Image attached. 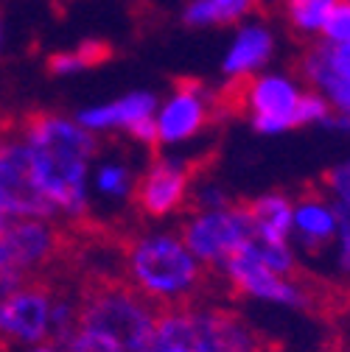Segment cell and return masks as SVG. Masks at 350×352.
Here are the masks:
<instances>
[{
	"instance_id": "obj_1",
	"label": "cell",
	"mask_w": 350,
	"mask_h": 352,
	"mask_svg": "<svg viewBox=\"0 0 350 352\" xmlns=\"http://www.w3.org/2000/svg\"><path fill=\"white\" fill-rule=\"evenodd\" d=\"M20 140L37 190L56 218L81 224L90 215V165L99 154V138L76 118L39 112L25 120Z\"/></svg>"
},
{
	"instance_id": "obj_2",
	"label": "cell",
	"mask_w": 350,
	"mask_h": 352,
	"mask_svg": "<svg viewBox=\"0 0 350 352\" xmlns=\"http://www.w3.org/2000/svg\"><path fill=\"white\" fill-rule=\"evenodd\" d=\"M121 277L160 311L199 302L207 285V269L174 230L129 235L121 243Z\"/></svg>"
},
{
	"instance_id": "obj_3",
	"label": "cell",
	"mask_w": 350,
	"mask_h": 352,
	"mask_svg": "<svg viewBox=\"0 0 350 352\" xmlns=\"http://www.w3.org/2000/svg\"><path fill=\"white\" fill-rule=\"evenodd\" d=\"M152 352H267V338L233 307L199 299L163 307Z\"/></svg>"
},
{
	"instance_id": "obj_4",
	"label": "cell",
	"mask_w": 350,
	"mask_h": 352,
	"mask_svg": "<svg viewBox=\"0 0 350 352\" xmlns=\"http://www.w3.org/2000/svg\"><path fill=\"white\" fill-rule=\"evenodd\" d=\"M160 307L123 277H90L79 285V327H90L121 352H152Z\"/></svg>"
},
{
	"instance_id": "obj_5",
	"label": "cell",
	"mask_w": 350,
	"mask_h": 352,
	"mask_svg": "<svg viewBox=\"0 0 350 352\" xmlns=\"http://www.w3.org/2000/svg\"><path fill=\"white\" fill-rule=\"evenodd\" d=\"M236 107L249 118L258 135L278 138L291 129H300L297 109L302 101V81L291 73H258L241 84H233Z\"/></svg>"
},
{
	"instance_id": "obj_6",
	"label": "cell",
	"mask_w": 350,
	"mask_h": 352,
	"mask_svg": "<svg viewBox=\"0 0 350 352\" xmlns=\"http://www.w3.org/2000/svg\"><path fill=\"white\" fill-rule=\"evenodd\" d=\"M177 232L207 272H218L252 241V224L244 204H230L222 210H188Z\"/></svg>"
},
{
	"instance_id": "obj_7",
	"label": "cell",
	"mask_w": 350,
	"mask_h": 352,
	"mask_svg": "<svg viewBox=\"0 0 350 352\" xmlns=\"http://www.w3.org/2000/svg\"><path fill=\"white\" fill-rule=\"evenodd\" d=\"M216 274L222 277V283H227V288L236 296L260 302V305H272V307H280V311H309L314 302L311 291L297 277L272 272L252 254L249 246L236 252Z\"/></svg>"
},
{
	"instance_id": "obj_8",
	"label": "cell",
	"mask_w": 350,
	"mask_h": 352,
	"mask_svg": "<svg viewBox=\"0 0 350 352\" xmlns=\"http://www.w3.org/2000/svg\"><path fill=\"white\" fill-rule=\"evenodd\" d=\"M65 252L68 235L59 221L48 218H14L0 232L3 272H17L20 277H42L54 263H62Z\"/></svg>"
},
{
	"instance_id": "obj_9",
	"label": "cell",
	"mask_w": 350,
	"mask_h": 352,
	"mask_svg": "<svg viewBox=\"0 0 350 352\" xmlns=\"http://www.w3.org/2000/svg\"><path fill=\"white\" fill-rule=\"evenodd\" d=\"M56 285L28 277L23 285L0 296V341L9 346H37L51 338V307Z\"/></svg>"
},
{
	"instance_id": "obj_10",
	"label": "cell",
	"mask_w": 350,
	"mask_h": 352,
	"mask_svg": "<svg viewBox=\"0 0 350 352\" xmlns=\"http://www.w3.org/2000/svg\"><path fill=\"white\" fill-rule=\"evenodd\" d=\"M196 182V170L180 157H154L135 182V207L146 218H171L188 210V199Z\"/></svg>"
},
{
	"instance_id": "obj_11",
	"label": "cell",
	"mask_w": 350,
	"mask_h": 352,
	"mask_svg": "<svg viewBox=\"0 0 350 352\" xmlns=\"http://www.w3.org/2000/svg\"><path fill=\"white\" fill-rule=\"evenodd\" d=\"M218 109V98L199 81H180L154 112L157 143L180 146L199 138Z\"/></svg>"
},
{
	"instance_id": "obj_12",
	"label": "cell",
	"mask_w": 350,
	"mask_h": 352,
	"mask_svg": "<svg viewBox=\"0 0 350 352\" xmlns=\"http://www.w3.org/2000/svg\"><path fill=\"white\" fill-rule=\"evenodd\" d=\"M336 235V204L322 190H309L291 207V246L309 260H322Z\"/></svg>"
},
{
	"instance_id": "obj_13",
	"label": "cell",
	"mask_w": 350,
	"mask_h": 352,
	"mask_svg": "<svg viewBox=\"0 0 350 352\" xmlns=\"http://www.w3.org/2000/svg\"><path fill=\"white\" fill-rule=\"evenodd\" d=\"M160 101L154 93L149 90H135V93H126L118 96L112 101L104 104H93V107H84L76 120L93 131V135H107V131H129L132 126H138L146 118H154Z\"/></svg>"
},
{
	"instance_id": "obj_14",
	"label": "cell",
	"mask_w": 350,
	"mask_h": 352,
	"mask_svg": "<svg viewBox=\"0 0 350 352\" xmlns=\"http://www.w3.org/2000/svg\"><path fill=\"white\" fill-rule=\"evenodd\" d=\"M275 54V36L267 25L247 23L236 31L230 48L222 59V73L230 78V84H241L252 76H258L269 65Z\"/></svg>"
},
{
	"instance_id": "obj_15",
	"label": "cell",
	"mask_w": 350,
	"mask_h": 352,
	"mask_svg": "<svg viewBox=\"0 0 350 352\" xmlns=\"http://www.w3.org/2000/svg\"><path fill=\"white\" fill-rule=\"evenodd\" d=\"M249 212L252 238L264 243H291V207L294 199L280 190L260 193L244 204Z\"/></svg>"
},
{
	"instance_id": "obj_16",
	"label": "cell",
	"mask_w": 350,
	"mask_h": 352,
	"mask_svg": "<svg viewBox=\"0 0 350 352\" xmlns=\"http://www.w3.org/2000/svg\"><path fill=\"white\" fill-rule=\"evenodd\" d=\"M258 9V0H188L183 9V23L191 28H218L233 25Z\"/></svg>"
},
{
	"instance_id": "obj_17",
	"label": "cell",
	"mask_w": 350,
	"mask_h": 352,
	"mask_svg": "<svg viewBox=\"0 0 350 352\" xmlns=\"http://www.w3.org/2000/svg\"><path fill=\"white\" fill-rule=\"evenodd\" d=\"M135 182H138V176L132 173V168H129L126 162H121V160H104L93 170V188H96V193L110 199V201L132 199Z\"/></svg>"
},
{
	"instance_id": "obj_18",
	"label": "cell",
	"mask_w": 350,
	"mask_h": 352,
	"mask_svg": "<svg viewBox=\"0 0 350 352\" xmlns=\"http://www.w3.org/2000/svg\"><path fill=\"white\" fill-rule=\"evenodd\" d=\"M110 56V48L99 39H84L73 51H59L48 59V70L54 76H76L87 67H96Z\"/></svg>"
},
{
	"instance_id": "obj_19",
	"label": "cell",
	"mask_w": 350,
	"mask_h": 352,
	"mask_svg": "<svg viewBox=\"0 0 350 352\" xmlns=\"http://www.w3.org/2000/svg\"><path fill=\"white\" fill-rule=\"evenodd\" d=\"M325 257H328L331 277L350 285V207L347 204H336V235Z\"/></svg>"
},
{
	"instance_id": "obj_20",
	"label": "cell",
	"mask_w": 350,
	"mask_h": 352,
	"mask_svg": "<svg viewBox=\"0 0 350 352\" xmlns=\"http://www.w3.org/2000/svg\"><path fill=\"white\" fill-rule=\"evenodd\" d=\"M79 327V288L65 291L56 285V296H54V307H51V344L65 346L68 338L76 333Z\"/></svg>"
},
{
	"instance_id": "obj_21",
	"label": "cell",
	"mask_w": 350,
	"mask_h": 352,
	"mask_svg": "<svg viewBox=\"0 0 350 352\" xmlns=\"http://www.w3.org/2000/svg\"><path fill=\"white\" fill-rule=\"evenodd\" d=\"M331 6H333V0H283L286 17L291 28L300 34H320Z\"/></svg>"
},
{
	"instance_id": "obj_22",
	"label": "cell",
	"mask_w": 350,
	"mask_h": 352,
	"mask_svg": "<svg viewBox=\"0 0 350 352\" xmlns=\"http://www.w3.org/2000/svg\"><path fill=\"white\" fill-rule=\"evenodd\" d=\"M252 249V254L269 266L272 272L278 274H289V277H297V269H300V254L291 243H264V241H249L247 243Z\"/></svg>"
},
{
	"instance_id": "obj_23",
	"label": "cell",
	"mask_w": 350,
	"mask_h": 352,
	"mask_svg": "<svg viewBox=\"0 0 350 352\" xmlns=\"http://www.w3.org/2000/svg\"><path fill=\"white\" fill-rule=\"evenodd\" d=\"M230 204H236V201H233L230 190L222 182H216V179L194 182L188 210H222V207H230Z\"/></svg>"
},
{
	"instance_id": "obj_24",
	"label": "cell",
	"mask_w": 350,
	"mask_h": 352,
	"mask_svg": "<svg viewBox=\"0 0 350 352\" xmlns=\"http://www.w3.org/2000/svg\"><path fill=\"white\" fill-rule=\"evenodd\" d=\"M311 51L328 73H333L342 81H350V42H339V45H333V42L322 39V42H317V45H311Z\"/></svg>"
},
{
	"instance_id": "obj_25",
	"label": "cell",
	"mask_w": 350,
	"mask_h": 352,
	"mask_svg": "<svg viewBox=\"0 0 350 352\" xmlns=\"http://www.w3.org/2000/svg\"><path fill=\"white\" fill-rule=\"evenodd\" d=\"M320 34L325 36V42H333V45L350 42V0H333Z\"/></svg>"
},
{
	"instance_id": "obj_26",
	"label": "cell",
	"mask_w": 350,
	"mask_h": 352,
	"mask_svg": "<svg viewBox=\"0 0 350 352\" xmlns=\"http://www.w3.org/2000/svg\"><path fill=\"white\" fill-rule=\"evenodd\" d=\"M322 193L331 196L336 204L350 207V157L333 162L322 179Z\"/></svg>"
},
{
	"instance_id": "obj_27",
	"label": "cell",
	"mask_w": 350,
	"mask_h": 352,
	"mask_svg": "<svg viewBox=\"0 0 350 352\" xmlns=\"http://www.w3.org/2000/svg\"><path fill=\"white\" fill-rule=\"evenodd\" d=\"M62 352H121V349L115 346V341H110L107 336L90 327H76V333L68 338Z\"/></svg>"
},
{
	"instance_id": "obj_28",
	"label": "cell",
	"mask_w": 350,
	"mask_h": 352,
	"mask_svg": "<svg viewBox=\"0 0 350 352\" xmlns=\"http://www.w3.org/2000/svg\"><path fill=\"white\" fill-rule=\"evenodd\" d=\"M331 115L333 112H331L328 101L320 93H314V90H305L302 93V101H300V109H297L300 126H325L331 120Z\"/></svg>"
},
{
	"instance_id": "obj_29",
	"label": "cell",
	"mask_w": 350,
	"mask_h": 352,
	"mask_svg": "<svg viewBox=\"0 0 350 352\" xmlns=\"http://www.w3.org/2000/svg\"><path fill=\"white\" fill-rule=\"evenodd\" d=\"M129 138H132L135 143H141V146H146V148H157L160 143H157V126H154V118H146V120H141L138 126H132L126 131Z\"/></svg>"
},
{
	"instance_id": "obj_30",
	"label": "cell",
	"mask_w": 350,
	"mask_h": 352,
	"mask_svg": "<svg viewBox=\"0 0 350 352\" xmlns=\"http://www.w3.org/2000/svg\"><path fill=\"white\" fill-rule=\"evenodd\" d=\"M25 352H62V346H56V344L45 341V344H37V346H28Z\"/></svg>"
},
{
	"instance_id": "obj_31",
	"label": "cell",
	"mask_w": 350,
	"mask_h": 352,
	"mask_svg": "<svg viewBox=\"0 0 350 352\" xmlns=\"http://www.w3.org/2000/svg\"><path fill=\"white\" fill-rule=\"evenodd\" d=\"M9 221H12V218H9V212H6V207H3V201H0V232H3V230L9 227Z\"/></svg>"
},
{
	"instance_id": "obj_32",
	"label": "cell",
	"mask_w": 350,
	"mask_h": 352,
	"mask_svg": "<svg viewBox=\"0 0 350 352\" xmlns=\"http://www.w3.org/2000/svg\"><path fill=\"white\" fill-rule=\"evenodd\" d=\"M0 45H3V23H0Z\"/></svg>"
},
{
	"instance_id": "obj_33",
	"label": "cell",
	"mask_w": 350,
	"mask_h": 352,
	"mask_svg": "<svg viewBox=\"0 0 350 352\" xmlns=\"http://www.w3.org/2000/svg\"><path fill=\"white\" fill-rule=\"evenodd\" d=\"M0 272H3V254H0Z\"/></svg>"
},
{
	"instance_id": "obj_34",
	"label": "cell",
	"mask_w": 350,
	"mask_h": 352,
	"mask_svg": "<svg viewBox=\"0 0 350 352\" xmlns=\"http://www.w3.org/2000/svg\"><path fill=\"white\" fill-rule=\"evenodd\" d=\"M342 352H347V349H342Z\"/></svg>"
}]
</instances>
